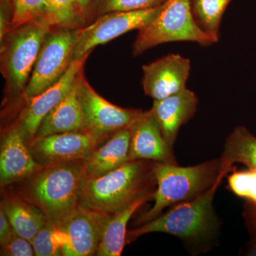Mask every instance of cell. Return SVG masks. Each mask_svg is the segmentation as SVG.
<instances>
[{"mask_svg": "<svg viewBox=\"0 0 256 256\" xmlns=\"http://www.w3.org/2000/svg\"><path fill=\"white\" fill-rule=\"evenodd\" d=\"M82 70L77 77L76 86L86 131L111 136L132 127L144 112L124 108L106 100L87 82Z\"/></svg>", "mask_w": 256, "mask_h": 256, "instance_id": "cell-9", "label": "cell"}, {"mask_svg": "<svg viewBox=\"0 0 256 256\" xmlns=\"http://www.w3.org/2000/svg\"><path fill=\"white\" fill-rule=\"evenodd\" d=\"M166 0H96L94 12L98 16L112 12H132L156 8Z\"/></svg>", "mask_w": 256, "mask_h": 256, "instance_id": "cell-26", "label": "cell"}, {"mask_svg": "<svg viewBox=\"0 0 256 256\" xmlns=\"http://www.w3.org/2000/svg\"><path fill=\"white\" fill-rule=\"evenodd\" d=\"M13 18V5L12 0H1L0 6V41L9 32Z\"/></svg>", "mask_w": 256, "mask_h": 256, "instance_id": "cell-29", "label": "cell"}, {"mask_svg": "<svg viewBox=\"0 0 256 256\" xmlns=\"http://www.w3.org/2000/svg\"><path fill=\"white\" fill-rule=\"evenodd\" d=\"M0 151V182L2 186L28 178L42 168L26 146V138L18 124L4 133Z\"/></svg>", "mask_w": 256, "mask_h": 256, "instance_id": "cell-14", "label": "cell"}, {"mask_svg": "<svg viewBox=\"0 0 256 256\" xmlns=\"http://www.w3.org/2000/svg\"><path fill=\"white\" fill-rule=\"evenodd\" d=\"M132 160L98 178H86L82 185L80 206L112 214L144 195L156 178L154 164Z\"/></svg>", "mask_w": 256, "mask_h": 256, "instance_id": "cell-1", "label": "cell"}, {"mask_svg": "<svg viewBox=\"0 0 256 256\" xmlns=\"http://www.w3.org/2000/svg\"><path fill=\"white\" fill-rule=\"evenodd\" d=\"M252 238L246 248L245 255L256 256V233L252 234Z\"/></svg>", "mask_w": 256, "mask_h": 256, "instance_id": "cell-33", "label": "cell"}, {"mask_svg": "<svg viewBox=\"0 0 256 256\" xmlns=\"http://www.w3.org/2000/svg\"><path fill=\"white\" fill-rule=\"evenodd\" d=\"M86 178L82 160L45 166L28 184V195L48 220L58 222L80 205Z\"/></svg>", "mask_w": 256, "mask_h": 256, "instance_id": "cell-3", "label": "cell"}, {"mask_svg": "<svg viewBox=\"0 0 256 256\" xmlns=\"http://www.w3.org/2000/svg\"><path fill=\"white\" fill-rule=\"evenodd\" d=\"M198 104V97L188 88L166 98L153 101L151 110L171 149L173 150L180 128L194 117Z\"/></svg>", "mask_w": 256, "mask_h": 256, "instance_id": "cell-16", "label": "cell"}, {"mask_svg": "<svg viewBox=\"0 0 256 256\" xmlns=\"http://www.w3.org/2000/svg\"><path fill=\"white\" fill-rule=\"evenodd\" d=\"M220 184L192 201L175 205L164 215L127 233L126 242H131L144 234L164 233L186 242H200L213 236L218 226L213 200Z\"/></svg>", "mask_w": 256, "mask_h": 256, "instance_id": "cell-4", "label": "cell"}, {"mask_svg": "<svg viewBox=\"0 0 256 256\" xmlns=\"http://www.w3.org/2000/svg\"><path fill=\"white\" fill-rule=\"evenodd\" d=\"M89 54L74 60L58 82L42 94L26 100V105L18 122L26 140L31 141L34 138L43 119L68 95Z\"/></svg>", "mask_w": 256, "mask_h": 256, "instance_id": "cell-12", "label": "cell"}, {"mask_svg": "<svg viewBox=\"0 0 256 256\" xmlns=\"http://www.w3.org/2000/svg\"><path fill=\"white\" fill-rule=\"evenodd\" d=\"M14 232L8 216L1 207L0 210V244L1 245L4 244L12 236Z\"/></svg>", "mask_w": 256, "mask_h": 256, "instance_id": "cell-31", "label": "cell"}, {"mask_svg": "<svg viewBox=\"0 0 256 256\" xmlns=\"http://www.w3.org/2000/svg\"><path fill=\"white\" fill-rule=\"evenodd\" d=\"M88 20L78 0H50V21L53 28H80Z\"/></svg>", "mask_w": 256, "mask_h": 256, "instance_id": "cell-23", "label": "cell"}, {"mask_svg": "<svg viewBox=\"0 0 256 256\" xmlns=\"http://www.w3.org/2000/svg\"><path fill=\"white\" fill-rule=\"evenodd\" d=\"M228 188L236 196L256 204V170L235 171L228 176Z\"/></svg>", "mask_w": 256, "mask_h": 256, "instance_id": "cell-27", "label": "cell"}, {"mask_svg": "<svg viewBox=\"0 0 256 256\" xmlns=\"http://www.w3.org/2000/svg\"><path fill=\"white\" fill-rule=\"evenodd\" d=\"M12 1L13 5V18L9 32L38 18H46L50 21V0Z\"/></svg>", "mask_w": 256, "mask_h": 256, "instance_id": "cell-25", "label": "cell"}, {"mask_svg": "<svg viewBox=\"0 0 256 256\" xmlns=\"http://www.w3.org/2000/svg\"><path fill=\"white\" fill-rule=\"evenodd\" d=\"M220 172V159L190 166H178L170 162L154 163L158 188L152 194L154 206L143 214L138 223L150 222L159 216L166 207L192 201L216 184L220 185L218 182Z\"/></svg>", "mask_w": 256, "mask_h": 256, "instance_id": "cell-2", "label": "cell"}, {"mask_svg": "<svg viewBox=\"0 0 256 256\" xmlns=\"http://www.w3.org/2000/svg\"><path fill=\"white\" fill-rule=\"evenodd\" d=\"M232 0H192L194 18L200 28L216 42L222 18Z\"/></svg>", "mask_w": 256, "mask_h": 256, "instance_id": "cell-22", "label": "cell"}, {"mask_svg": "<svg viewBox=\"0 0 256 256\" xmlns=\"http://www.w3.org/2000/svg\"><path fill=\"white\" fill-rule=\"evenodd\" d=\"M191 42L202 46L217 42L197 24L192 0H166L162 10L151 22L138 30L132 46L134 56L163 44Z\"/></svg>", "mask_w": 256, "mask_h": 256, "instance_id": "cell-6", "label": "cell"}, {"mask_svg": "<svg viewBox=\"0 0 256 256\" xmlns=\"http://www.w3.org/2000/svg\"><path fill=\"white\" fill-rule=\"evenodd\" d=\"M46 18L8 32L1 43V72L8 95H22L46 35L52 30Z\"/></svg>", "mask_w": 256, "mask_h": 256, "instance_id": "cell-5", "label": "cell"}, {"mask_svg": "<svg viewBox=\"0 0 256 256\" xmlns=\"http://www.w3.org/2000/svg\"><path fill=\"white\" fill-rule=\"evenodd\" d=\"M109 215L79 206L56 222L66 238L63 256L96 255Z\"/></svg>", "mask_w": 256, "mask_h": 256, "instance_id": "cell-11", "label": "cell"}, {"mask_svg": "<svg viewBox=\"0 0 256 256\" xmlns=\"http://www.w3.org/2000/svg\"><path fill=\"white\" fill-rule=\"evenodd\" d=\"M32 244L35 256H63L66 238L56 222L48 220Z\"/></svg>", "mask_w": 256, "mask_h": 256, "instance_id": "cell-24", "label": "cell"}, {"mask_svg": "<svg viewBox=\"0 0 256 256\" xmlns=\"http://www.w3.org/2000/svg\"><path fill=\"white\" fill-rule=\"evenodd\" d=\"M79 28H53L46 35L22 96L25 100L56 84L73 62Z\"/></svg>", "mask_w": 256, "mask_h": 256, "instance_id": "cell-7", "label": "cell"}, {"mask_svg": "<svg viewBox=\"0 0 256 256\" xmlns=\"http://www.w3.org/2000/svg\"><path fill=\"white\" fill-rule=\"evenodd\" d=\"M129 160H151L156 162L176 164L173 150L163 137L161 128L151 110L142 116L130 128Z\"/></svg>", "mask_w": 256, "mask_h": 256, "instance_id": "cell-15", "label": "cell"}, {"mask_svg": "<svg viewBox=\"0 0 256 256\" xmlns=\"http://www.w3.org/2000/svg\"><path fill=\"white\" fill-rule=\"evenodd\" d=\"M130 136V128L114 133L104 146L82 160L86 178H98L128 162Z\"/></svg>", "mask_w": 256, "mask_h": 256, "instance_id": "cell-17", "label": "cell"}, {"mask_svg": "<svg viewBox=\"0 0 256 256\" xmlns=\"http://www.w3.org/2000/svg\"><path fill=\"white\" fill-rule=\"evenodd\" d=\"M78 1L84 14L88 20L94 14L96 0H78Z\"/></svg>", "mask_w": 256, "mask_h": 256, "instance_id": "cell-32", "label": "cell"}, {"mask_svg": "<svg viewBox=\"0 0 256 256\" xmlns=\"http://www.w3.org/2000/svg\"><path fill=\"white\" fill-rule=\"evenodd\" d=\"M35 252L30 240L20 236L18 234L12 235L4 244L1 245V256H32Z\"/></svg>", "mask_w": 256, "mask_h": 256, "instance_id": "cell-28", "label": "cell"}, {"mask_svg": "<svg viewBox=\"0 0 256 256\" xmlns=\"http://www.w3.org/2000/svg\"><path fill=\"white\" fill-rule=\"evenodd\" d=\"M218 182L222 184L226 175L232 172L235 163L245 164L256 170V138L247 128L238 126L229 134L220 158Z\"/></svg>", "mask_w": 256, "mask_h": 256, "instance_id": "cell-19", "label": "cell"}, {"mask_svg": "<svg viewBox=\"0 0 256 256\" xmlns=\"http://www.w3.org/2000/svg\"><path fill=\"white\" fill-rule=\"evenodd\" d=\"M108 137L110 136L88 131L58 133L33 139L28 148L37 163L43 168L84 160Z\"/></svg>", "mask_w": 256, "mask_h": 256, "instance_id": "cell-10", "label": "cell"}, {"mask_svg": "<svg viewBox=\"0 0 256 256\" xmlns=\"http://www.w3.org/2000/svg\"><path fill=\"white\" fill-rule=\"evenodd\" d=\"M164 3L151 9L106 13L99 16L94 23L79 28L73 60L89 54L98 45L144 28L160 14Z\"/></svg>", "mask_w": 256, "mask_h": 256, "instance_id": "cell-8", "label": "cell"}, {"mask_svg": "<svg viewBox=\"0 0 256 256\" xmlns=\"http://www.w3.org/2000/svg\"><path fill=\"white\" fill-rule=\"evenodd\" d=\"M86 131L76 82L72 90L42 121L34 139L50 134Z\"/></svg>", "mask_w": 256, "mask_h": 256, "instance_id": "cell-18", "label": "cell"}, {"mask_svg": "<svg viewBox=\"0 0 256 256\" xmlns=\"http://www.w3.org/2000/svg\"><path fill=\"white\" fill-rule=\"evenodd\" d=\"M1 207L15 234L31 242L48 220L38 206L28 202L12 200L2 204Z\"/></svg>", "mask_w": 256, "mask_h": 256, "instance_id": "cell-21", "label": "cell"}, {"mask_svg": "<svg viewBox=\"0 0 256 256\" xmlns=\"http://www.w3.org/2000/svg\"><path fill=\"white\" fill-rule=\"evenodd\" d=\"M152 194L144 195L124 210L109 215L96 256H120L122 254L126 242L128 222L140 207L152 198Z\"/></svg>", "mask_w": 256, "mask_h": 256, "instance_id": "cell-20", "label": "cell"}, {"mask_svg": "<svg viewBox=\"0 0 256 256\" xmlns=\"http://www.w3.org/2000/svg\"><path fill=\"white\" fill-rule=\"evenodd\" d=\"M244 217L250 234L256 233V204L246 202L244 206Z\"/></svg>", "mask_w": 256, "mask_h": 256, "instance_id": "cell-30", "label": "cell"}, {"mask_svg": "<svg viewBox=\"0 0 256 256\" xmlns=\"http://www.w3.org/2000/svg\"><path fill=\"white\" fill-rule=\"evenodd\" d=\"M191 62L188 58L170 54L142 66L144 94L153 100H162L186 88Z\"/></svg>", "mask_w": 256, "mask_h": 256, "instance_id": "cell-13", "label": "cell"}]
</instances>
